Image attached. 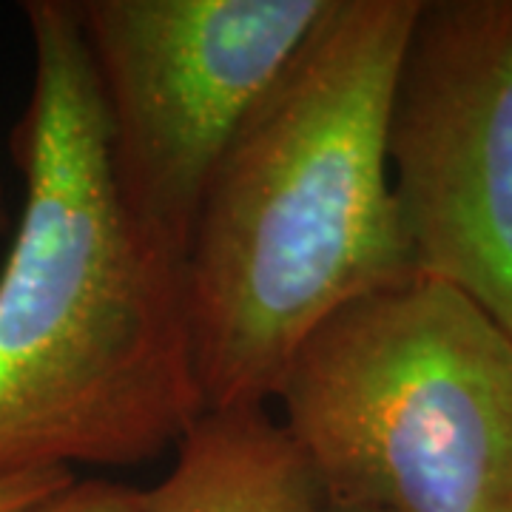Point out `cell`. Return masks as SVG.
<instances>
[{"instance_id":"6da1fadb","label":"cell","mask_w":512,"mask_h":512,"mask_svg":"<svg viewBox=\"0 0 512 512\" xmlns=\"http://www.w3.org/2000/svg\"><path fill=\"white\" fill-rule=\"evenodd\" d=\"M23 211L0 271V478L134 467L205 413L183 262L120 202L74 0H29Z\"/></svg>"},{"instance_id":"7a4b0ae2","label":"cell","mask_w":512,"mask_h":512,"mask_svg":"<svg viewBox=\"0 0 512 512\" xmlns=\"http://www.w3.org/2000/svg\"><path fill=\"white\" fill-rule=\"evenodd\" d=\"M421 0H330L205 188L183 259L205 410L268 404L328 316L410 279L387 111Z\"/></svg>"},{"instance_id":"3957f363","label":"cell","mask_w":512,"mask_h":512,"mask_svg":"<svg viewBox=\"0 0 512 512\" xmlns=\"http://www.w3.org/2000/svg\"><path fill=\"white\" fill-rule=\"evenodd\" d=\"M274 399L322 501L512 512V336L444 282L410 276L339 308Z\"/></svg>"},{"instance_id":"277c9868","label":"cell","mask_w":512,"mask_h":512,"mask_svg":"<svg viewBox=\"0 0 512 512\" xmlns=\"http://www.w3.org/2000/svg\"><path fill=\"white\" fill-rule=\"evenodd\" d=\"M330 0H74L134 225L185 259L205 188Z\"/></svg>"},{"instance_id":"5b68a950","label":"cell","mask_w":512,"mask_h":512,"mask_svg":"<svg viewBox=\"0 0 512 512\" xmlns=\"http://www.w3.org/2000/svg\"><path fill=\"white\" fill-rule=\"evenodd\" d=\"M384 143L413 276L512 336V0H421Z\"/></svg>"},{"instance_id":"8992f818","label":"cell","mask_w":512,"mask_h":512,"mask_svg":"<svg viewBox=\"0 0 512 512\" xmlns=\"http://www.w3.org/2000/svg\"><path fill=\"white\" fill-rule=\"evenodd\" d=\"M143 512H313L319 484L262 404L214 407L188 427Z\"/></svg>"},{"instance_id":"52a82bcc","label":"cell","mask_w":512,"mask_h":512,"mask_svg":"<svg viewBox=\"0 0 512 512\" xmlns=\"http://www.w3.org/2000/svg\"><path fill=\"white\" fill-rule=\"evenodd\" d=\"M143 504L146 490L103 478H77L72 487L40 504L35 512H143Z\"/></svg>"},{"instance_id":"ba28073f","label":"cell","mask_w":512,"mask_h":512,"mask_svg":"<svg viewBox=\"0 0 512 512\" xmlns=\"http://www.w3.org/2000/svg\"><path fill=\"white\" fill-rule=\"evenodd\" d=\"M77 481L72 470H37L0 478V512H35Z\"/></svg>"},{"instance_id":"9c48e42d","label":"cell","mask_w":512,"mask_h":512,"mask_svg":"<svg viewBox=\"0 0 512 512\" xmlns=\"http://www.w3.org/2000/svg\"><path fill=\"white\" fill-rule=\"evenodd\" d=\"M12 237V211H9V200H6V185L0 177V245Z\"/></svg>"},{"instance_id":"30bf717a","label":"cell","mask_w":512,"mask_h":512,"mask_svg":"<svg viewBox=\"0 0 512 512\" xmlns=\"http://www.w3.org/2000/svg\"><path fill=\"white\" fill-rule=\"evenodd\" d=\"M313 512H384L373 507H353V504H333V501H319V507Z\"/></svg>"}]
</instances>
